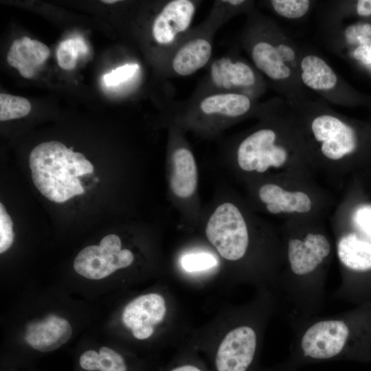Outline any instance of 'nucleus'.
Wrapping results in <instances>:
<instances>
[{
    "instance_id": "obj_8",
    "label": "nucleus",
    "mask_w": 371,
    "mask_h": 371,
    "mask_svg": "<svg viewBox=\"0 0 371 371\" xmlns=\"http://www.w3.org/2000/svg\"><path fill=\"white\" fill-rule=\"evenodd\" d=\"M198 1L170 0L159 10L151 25V36L165 52L166 63L173 50L191 30Z\"/></svg>"
},
{
    "instance_id": "obj_3",
    "label": "nucleus",
    "mask_w": 371,
    "mask_h": 371,
    "mask_svg": "<svg viewBox=\"0 0 371 371\" xmlns=\"http://www.w3.org/2000/svg\"><path fill=\"white\" fill-rule=\"evenodd\" d=\"M29 164L36 188L48 200L58 203L83 194L78 177L93 171V165L82 153L58 141L36 146L30 152Z\"/></svg>"
},
{
    "instance_id": "obj_13",
    "label": "nucleus",
    "mask_w": 371,
    "mask_h": 371,
    "mask_svg": "<svg viewBox=\"0 0 371 371\" xmlns=\"http://www.w3.org/2000/svg\"><path fill=\"white\" fill-rule=\"evenodd\" d=\"M166 313L164 298L158 293H149L135 297L125 306L122 322L135 339L144 340L153 335Z\"/></svg>"
},
{
    "instance_id": "obj_31",
    "label": "nucleus",
    "mask_w": 371,
    "mask_h": 371,
    "mask_svg": "<svg viewBox=\"0 0 371 371\" xmlns=\"http://www.w3.org/2000/svg\"><path fill=\"white\" fill-rule=\"evenodd\" d=\"M117 0H102V2L107 4H113L119 2Z\"/></svg>"
},
{
    "instance_id": "obj_28",
    "label": "nucleus",
    "mask_w": 371,
    "mask_h": 371,
    "mask_svg": "<svg viewBox=\"0 0 371 371\" xmlns=\"http://www.w3.org/2000/svg\"><path fill=\"white\" fill-rule=\"evenodd\" d=\"M356 12L361 16H371V0H359L356 3Z\"/></svg>"
},
{
    "instance_id": "obj_18",
    "label": "nucleus",
    "mask_w": 371,
    "mask_h": 371,
    "mask_svg": "<svg viewBox=\"0 0 371 371\" xmlns=\"http://www.w3.org/2000/svg\"><path fill=\"white\" fill-rule=\"evenodd\" d=\"M312 207L308 195L301 191L284 190L276 204L267 205V210L272 214L280 212H308Z\"/></svg>"
},
{
    "instance_id": "obj_22",
    "label": "nucleus",
    "mask_w": 371,
    "mask_h": 371,
    "mask_svg": "<svg viewBox=\"0 0 371 371\" xmlns=\"http://www.w3.org/2000/svg\"><path fill=\"white\" fill-rule=\"evenodd\" d=\"M271 9L279 16L288 19H299L309 11L312 1L309 0H271Z\"/></svg>"
},
{
    "instance_id": "obj_14",
    "label": "nucleus",
    "mask_w": 371,
    "mask_h": 371,
    "mask_svg": "<svg viewBox=\"0 0 371 371\" xmlns=\"http://www.w3.org/2000/svg\"><path fill=\"white\" fill-rule=\"evenodd\" d=\"M73 333L69 322L56 314L50 313L35 319L25 327L24 341L40 352L54 351L66 344Z\"/></svg>"
},
{
    "instance_id": "obj_17",
    "label": "nucleus",
    "mask_w": 371,
    "mask_h": 371,
    "mask_svg": "<svg viewBox=\"0 0 371 371\" xmlns=\"http://www.w3.org/2000/svg\"><path fill=\"white\" fill-rule=\"evenodd\" d=\"M79 363L82 368L89 371H127L123 357L106 346L101 347L98 352L85 351L80 357Z\"/></svg>"
},
{
    "instance_id": "obj_19",
    "label": "nucleus",
    "mask_w": 371,
    "mask_h": 371,
    "mask_svg": "<svg viewBox=\"0 0 371 371\" xmlns=\"http://www.w3.org/2000/svg\"><path fill=\"white\" fill-rule=\"evenodd\" d=\"M88 47L80 37L68 38L60 43L56 50L58 65L65 70H72L79 55L87 52Z\"/></svg>"
},
{
    "instance_id": "obj_16",
    "label": "nucleus",
    "mask_w": 371,
    "mask_h": 371,
    "mask_svg": "<svg viewBox=\"0 0 371 371\" xmlns=\"http://www.w3.org/2000/svg\"><path fill=\"white\" fill-rule=\"evenodd\" d=\"M170 188L181 198L192 196L197 184L196 165L192 152L185 147L176 148L172 155Z\"/></svg>"
},
{
    "instance_id": "obj_25",
    "label": "nucleus",
    "mask_w": 371,
    "mask_h": 371,
    "mask_svg": "<svg viewBox=\"0 0 371 371\" xmlns=\"http://www.w3.org/2000/svg\"><path fill=\"white\" fill-rule=\"evenodd\" d=\"M13 222L4 205L0 203V253L5 252L14 242Z\"/></svg>"
},
{
    "instance_id": "obj_32",
    "label": "nucleus",
    "mask_w": 371,
    "mask_h": 371,
    "mask_svg": "<svg viewBox=\"0 0 371 371\" xmlns=\"http://www.w3.org/2000/svg\"><path fill=\"white\" fill-rule=\"evenodd\" d=\"M94 179L95 181H98V178H95Z\"/></svg>"
},
{
    "instance_id": "obj_9",
    "label": "nucleus",
    "mask_w": 371,
    "mask_h": 371,
    "mask_svg": "<svg viewBox=\"0 0 371 371\" xmlns=\"http://www.w3.org/2000/svg\"><path fill=\"white\" fill-rule=\"evenodd\" d=\"M216 30L207 21L190 30L168 59V74L189 76L208 65L211 62L212 36Z\"/></svg>"
},
{
    "instance_id": "obj_2",
    "label": "nucleus",
    "mask_w": 371,
    "mask_h": 371,
    "mask_svg": "<svg viewBox=\"0 0 371 371\" xmlns=\"http://www.w3.org/2000/svg\"><path fill=\"white\" fill-rule=\"evenodd\" d=\"M241 36L254 67L286 100L308 94L300 73L302 48L275 23L252 9Z\"/></svg>"
},
{
    "instance_id": "obj_7",
    "label": "nucleus",
    "mask_w": 371,
    "mask_h": 371,
    "mask_svg": "<svg viewBox=\"0 0 371 371\" xmlns=\"http://www.w3.org/2000/svg\"><path fill=\"white\" fill-rule=\"evenodd\" d=\"M133 254L122 249V241L115 234L104 236L98 245L82 249L74 261V269L80 276L89 280L104 279L115 271L129 267Z\"/></svg>"
},
{
    "instance_id": "obj_10",
    "label": "nucleus",
    "mask_w": 371,
    "mask_h": 371,
    "mask_svg": "<svg viewBox=\"0 0 371 371\" xmlns=\"http://www.w3.org/2000/svg\"><path fill=\"white\" fill-rule=\"evenodd\" d=\"M258 347L257 327L247 323L229 331L215 357L216 371H252Z\"/></svg>"
},
{
    "instance_id": "obj_20",
    "label": "nucleus",
    "mask_w": 371,
    "mask_h": 371,
    "mask_svg": "<svg viewBox=\"0 0 371 371\" xmlns=\"http://www.w3.org/2000/svg\"><path fill=\"white\" fill-rule=\"evenodd\" d=\"M251 5V1L244 0L216 1L207 20L218 29L235 14L250 11L252 9Z\"/></svg>"
},
{
    "instance_id": "obj_23",
    "label": "nucleus",
    "mask_w": 371,
    "mask_h": 371,
    "mask_svg": "<svg viewBox=\"0 0 371 371\" xmlns=\"http://www.w3.org/2000/svg\"><path fill=\"white\" fill-rule=\"evenodd\" d=\"M216 265V258L207 253L188 254L181 259L182 267L189 272L204 271Z\"/></svg>"
},
{
    "instance_id": "obj_26",
    "label": "nucleus",
    "mask_w": 371,
    "mask_h": 371,
    "mask_svg": "<svg viewBox=\"0 0 371 371\" xmlns=\"http://www.w3.org/2000/svg\"><path fill=\"white\" fill-rule=\"evenodd\" d=\"M345 38L350 44H359V46L371 42V25L356 24L348 26L345 30Z\"/></svg>"
},
{
    "instance_id": "obj_4",
    "label": "nucleus",
    "mask_w": 371,
    "mask_h": 371,
    "mask_svg": "<svg viewBox=\"0 0 371 371\" xmlns=\"http://www.w3.org/2000/svg\"><path fill=\"white\" fill-rule=\"evenodd\" d=\"M265 88L262 75L253 65L243 58L226 55L210 63L206 80L197 93H235L256 101Z\"/></svg>"
},
{
    "instance_id": "obj_5",
    "label": "nucleus",
    "mask_w": 371,
    "mask_h": 371,
    "mask_svg": "<svg viewBox=\"0 0 371 371\" xmlns=\"http://www.w3.org/2000/svg\"><path fill=\"white\" fill-rule=\"evenodd\" d=\"M205 233L225 259L237 261L245 256L249 245L247 227L234 204L224 203L216 207L207 222Z\"/></svg>"
},
{
    "instance_id": "obj_1",
    "label": "nucleus",
    "mask_w": 371,
    "mask_h": 371,
    "mask_svg": "<svg viewBox=\"0 0 371 371\" xmlns=\"http://www.w3.org/2000/svg\"><path fill=\"white\" fill-rule=\"evenodd\" d=\"M288 323L291 341L281 364L289 370L333 361L371 364V302L335 315Z\"/></svg>"
},
{
    "instance_id": "obj_11",
    "label": "nucleus",
    "mask_w": 371,
    "mask_h": 371,
    "mask_svg": "<svg viewBox=\"0 0 371 371\" xmlns=\"http://www.w3.org/2000/svg\"><path fill=\"white\" fill-rule=\"evenodd\" d=\"M300 79L308 90L317 93L325 100L336 104L346 102V86L331 66L315 52L301 50Z\"/></svg>"
},
{
    "instance_id": "obj_6",
    "label": "nucleus",
    "mask_w": 371,
    "mask_h": 371,
    "mask_svg": "<svg viewBox=\"0 0 371 371\" xmlns=\"http://www.w3.org/2000/svg\"><path fill=\"white\" fill-rule=\"evenodd\" d=\"M273 127L256 130L241 141L237 149V161L241 169L264 172L269 167L283 166L289 157L288 137Z\"/></svg>"
},
{
    "instance_id": "obj_21",
    "label": "nucleus",
    "mask_w": 371,
    "mask_h": 371,
    "mask_svg": "<svg viewBox=\"0 0 371 371\" xmlns=\"http://www.w3.org/2000/svg\"><path fill=\"white\" fill-rule=\"evenodd\" d=\"M32 106L23 97L1 93L0 94V120L20 118L28 115Z\"/></svg>"
},
{
    "instance_id": "obj_29",
    "label": "nucleus",
    "mask_w": 371,
    "mask_h": 371,
    "mask_svg": "<svg viewBox=\"0 0 371 371\" xmlns=\"http://www.w3.org/2000/svg\"><path fill=\"white\" fill-rule=\"evenodd\" d=\"M170 371H203L197 366L192 364H183L172 368Z\"/></svg>"
},
{
    "instance_id": "obj_30",
    "label": "nucleus",
    "mask_w": 371,
    "mask_h": 371,
    "mask_svg": "<svg viewBox=\"0 0 371 371\" xmlns=\"http://www.w3.org/2000/svg\"><path fill=\"white\" fill-rule=\"evenodd\" d=\"M275 371H291L289 370L283 366H282L280 364L275 369Z\"/></svg>"
},
{
    "instance_id": "obj_27",
    "label": "nucleus",
    "mask_w": 371,
    "mask_h": 371,
    "mask_svg": "<svg viewBox=\"0 0 371 371\" xmlns=\"http://www.w3.org/2000/svg\"><path fill=\"white\" fill-rule=\"evenodd\" d=\"M355 220L361 235L371 240V206L359 207L355 213Z\"/></svg>"
},
{
    "instance_id": "obj_15",
    "label": "nucleus",
    "mask_w": 371,
    "mask_h": 371,
    "mask_svg": "<svg viewBox=\"0 0 371 371\" xmlns=\"http://www.w3.org/2000/svg\"><path fill=\"white\" fill-rule=\"evenodd\" d=\"M50 54L49 47L38 40L23 36L14 40L7 54L8 63L18 69L21 76L32 78L35 71Z\"/></svg>"
},
{
    "instance_id": "obj_12",
    "label": "nucleus",
    "mask_w": 371,
    "mask_h": 371,
    "mask_svg": "<svg viewBox=\"0 0 371 371\" xmlns=\"http://www.w3.org/2000/svg\"><path fill=\"white\" fill-rule=\"evenodd\" d=\"M256 102L240 93L196 92L184 108L206 118L237 119L258 109L259 105Z\"/></svg>"
},
{
    "instance_id": "obj_24",
    "label": "nucleus",
    "mask_w": 371,
    "mask_h": 371,
    "mask_svg": "<svg viewBox=\"0 0 371 371\" xmlns=\"http://www.w3.org/2000/svg\"><path fill=\"white\" fill-rule=\"evenodd\" d=\"M139 69L137 63H126L104 74L103 82L107 87L117 86L131 79Z\"/></svg>"
}]
</instances>
